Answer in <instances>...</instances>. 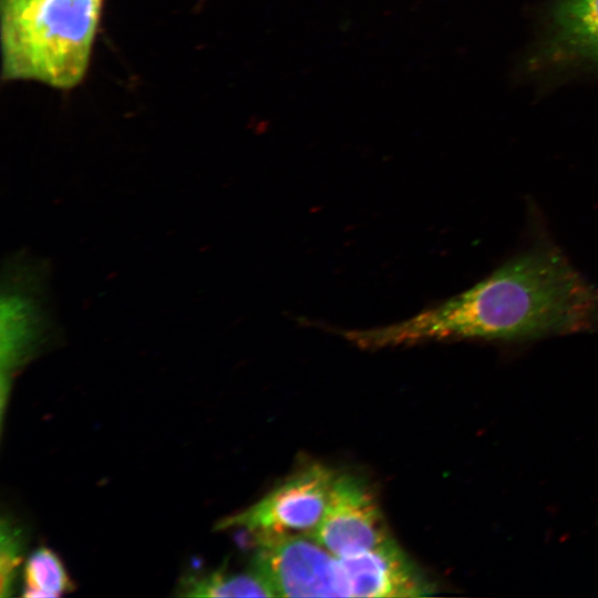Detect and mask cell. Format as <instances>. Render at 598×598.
Returning a JSON list of instances; mask_svg holds the SVG:
<instances>
[{"mask_svg":"<svg viewBox=\"0 0 598 598\" xmlns=\"http://www.w3.org/2000/svg\"><path fill=\"white\" fill-rule=\"evenodd\" d=\"M598 331V287L547 236L481 281L398 323L347 330L365 349L439 340L527 341Z\"/></svg>","mask_w":598,"mask_h":598,"instance_id":"cell-1","label":"cell"},{"mask_svg":"<svg viewBox=\"0 0 598 598\" xmlns=\"http://www.w3.org/2000/svg\"><path fill=\"white\" fill-rule=\"evenodd\" d=\"M104 0H0L1 75L59 90L90 65Z\"/></svg>","mask_w":598,"mask_h":598,"instance_id":"cell-2","label":"cell"},{"mask_svg":"<svg viewBox=\"0 0 598 598\" xmlns=\"http://www.w3.org/2000/svg\"><path fill=\"white\" fill-rule=\"evenodd\" d=\"M4 274L0 324L2 422L14 377L41 351L53 328L42 265L16 258L8 264Z\"/></svg>","mask_w":598,"mask_h":598,"instance_id":"cell-3","label":"cell"},{"mask_svg":"<svg viewBox=\"0 0 598 598\" xmlns=\"http://www.w3.org/2000/svg\"><path fill=\"white\" fill-rule=\"evenodd\" d=\"M251 565L276 597H351L339 557L305 534L252 537Z\"/></svg>","mask_w":598,"mask_h":598,"instance_id":"cell-4","label":"cell"},{"mask_svg":"<svg viewBox=\"0 0 598 598\" xmlns=\"http://www.w3.org/2000/svg\"><path fill=\"white\" fill-rule=\"evenodd\" d=\"M336 474L313 463L301 467L255 504L221 518L216 529H241L252 537L310 535L320 523Z\"/></svg>","mask_w":598,"mask_h":598,"instance_id":"cell-5","label":"cell"},{"mask_svg":"<svg viewBox=\"0 0 598 598\" xmlns=\"http://www.w3.org/2000/svg\"><path fill=\"white\" fill-rule=\"evenodd\" d=\"M337 557L373 549L391 539L372 493L352 475H337L316 529L308 535Z\"/></svg>","mask_w":598,"mask_h":598,"instance_id":"cell-6","label":"cell"},{"mask_svg":"<svg viewBox=\"0 0 598 598\" xmlns=\"http://www.w3.org/2000/svg\"><path fill=\"white\" fill-rule=\"evenodd\" d=\"M339 559L351 597L416 598L434 592L433 584L392 538Z\"/></svg>","mask_w":598,"mask_h":598,"instance_id":"cell-7","label":"cell"},{"mask_svg":"<svg viewBox=\"0 0 598 598\" xmlns=\"http://www.w3.org/2000/svg\"><path fill=\"white\" fill-rule=\"evenodd\" d=\"M551 21L560 49L598 63V0H559Z\"/></svg>","mask_w":598,"mask_h":598,"instance_id":"cell-8","label":"cell"},{"mask_svg":"<svg viewBox=\"0 0 598 598\" xmlns=\"http://www.w3.org/2000/svg\"><path fill=\"white\" fill-rule=\"evenodd\" d=\"M177 595L186 597H276L265 577L250 564L244 571L224 567L192 569L178 581Z\"/></svg>","mask_w":598,"mask_h":598,"instance_id":"cell-9","label":"cell"},{"mask_svg":"<svg viewBox=\"0 0 598 598\" xmlns=\"http://www.w3.org/2000/svg\"><path fill=\"white\" fill-rule=\"evenodd\" d=\"M73 589V581L53 549L41 546L27 557L21 574L22 597H60Z\"/></svg>","mask_w":598,"mask_h":598,"instance_id":"cell-10","label":"cell"},{"mask_svg":"<svg viewBox=\"0 0 598 598\" xmlns=\"http://www.w3.org/2000/svg\"><path fill=\"white\" fill-rule=\"evenodd\" d=\"M25 548L24 527L10 515H2L0 523V596L2 598L14 595Z\"/></svg>","mask_w":598,"mask_h":598,"instance_id":"cell-11","label":"cell"}]
</instances>
